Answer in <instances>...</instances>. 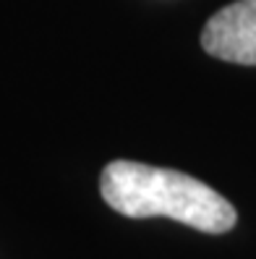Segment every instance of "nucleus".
<instances>
[{
    "mask_svg": "<svg viewBox=\"0 0 256 259\" xmlns=\"http://www.w3.org/2000/svg\"><path fill=\"white\" fill-rule=\"evenodd\" d=\"M99 194L123 218H170L201 233H228L238 220L235 207L199 178L131 160L105 165Z\"/></svg>",
    "mask_w": 256,
    "mask_h": 259,
    "instance_id": "f257e3e1",
    "label": "nucleus"
},
{
    "mask_svg": "<svg viewBox=\"0 0 256 259\" xmlns=\"http://www.w3.org/2000/svg\"><path fill=\"white\" fill-rule=\"evenodd\" d=\"M201 48L228 63L256 66V0L220 8L201 29Z\"/></svg>",
    "mask_w": 256,
    "mask_h": 259,
    "instance_id": "f03ea898",
    "label": "nucleus"
}]
</instances>
